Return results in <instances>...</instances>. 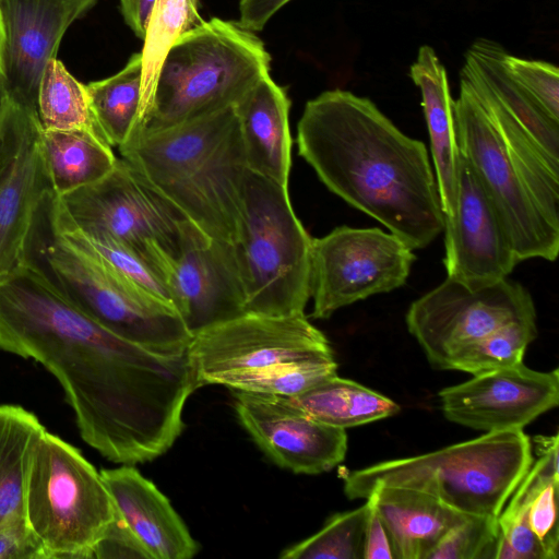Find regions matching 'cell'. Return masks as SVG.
Instances as JSON below:
<instances>
[{
  "label": "cell",
  "mask_w": 559,
  "mask_h": 559,
  "mask_svg": "<svg viewBox=\"0 0 559 559\" xmlns=\"http://www.w3.org/2000/svg\"><path fill=\"white\" fill-rule=\"evenodd\" d=\"M97 0H0L1 74L9 98L37 111L40 79L67 29Z\"/></svg>",
  "instance_id": "obj_19"
},
{
  "label": "cell",
  "mask_w": 559,
  "mask_h": 559,
  "mask_svg": "<svg viewBox=\"0 0 559 559\" xmlns=\"http://www.w3.org/2000/svg\"><path fill=\"white\" fill-rule=\"evenodd\" d=\"M534 460L523 430L486 432L421 455L379 462L344 476L350 500L366 499L377 486L428 493L468 515L498 518Z\"/></svg>",
  "instance_id": "obj_5"
},
{
  "label": "cell",
  "mask_w": 559,
  "mask_h": 559,
  "mask_svg": "<svg viewBox=\"0 0 559 559\" xmlns=\"http://www.w3.org/2000/svg\"><path fill=\"white\" fill-rule=\"evenodd\" d=\"M37 112L43 130H87L106 140L94 120L86 84L75 79L57 58L43 72Z\"/></svg>",
  "instance_id": "obj_32"
},
{
  "label": "cell",
  "mask_w": 559,
  "mask_h": 559,
  "mask_svg": "<svg viewBox=\"0 0 559 559\" xmlns=\"http://www.w3.org/2000/svg\"><path fill=\"white\" fill-rule=\"evenodd\" d=\"M93 558L150 559V556L116 511L115 520L94 548Z\"/></svg>",
  "instance_id": "obj_39"
},
{
  "label": "cell",
  "mask_w": 559,
  "mask_h": 559,
  "mask_svg": "<svg viewBox=\"0 0 559 559\" xmlns=\"http://www.w3.org/2000/svg\"><path fill=\"white\" fill-rule=\"evenodd\" d=\"M497 539L498 518L467 515L443 536L428 559H493Z\"/></svg>",
  "instance_id": "obj_36"
},
{
  "label": "cell",
  "mask_w": 559,
  "mask_h": 559,
  "mask_svg": "<svg viewBox=\"0 0 559 559\" xmlns=\"http://www.w3.org/2000/svg\"><path fill=\"white\" fill-rule=\"evenodd\" d=\"M41 139L58 197L100 180L118 158L106 140L87 130H43Z\"/></svg>",
  "instance_id": "obj_28"
},
{
  "label": "cell",
  "mask_w": 559,
  "mask_h": 559,
  "mask_svg": "<svg viewBox=\"0 0 559 559\" xmlns=\"http://www.w3.org/2000/svg\"><path fill=\"white\" fill-rule=\"evenodd\" d=\"M53 194L49 192L34 213L23 264L114 334L157 354L187 353L193 335L173 306L60 237L51 217Z\"/></svg>",
  "instance_id": "obj_4"
},
{
  "label": "cell",
  "mask_w": 559,
  "mask_h": 559,
  "mask_svg": "<svg viewBox=\"0 0 559 559\" xmlns=\"http://www.w3.org/2000/svg\"><path fill=\"white\" fill-rule=\"evenodd\" d=\"M289 1L292 0H240L237 22L250 32H260L271 17Z\"/></svg>",
  "instance_id": "obj_41"
},
{
  "label": "cell",
  "mask_w": 559,
  "mask_h": 559,
  "mask_svg": "<svg viewBox=\"0 0 559 559\" xmlns=\"http://www.w3.org/2000/svg\"><path fill=\"white\" fill-rule=\"evenodd\" d=\"M504 51L499 43L479 37L467 49L464 64L523 126L547 157L559 165V122L510 76L502 62Z\"/></svg>",
  "instance_id": "obj_25"
},
{
  "label": "cell",
  "mask_w": 559,
  "mask_h": 559,
  "mask_svg": "<svg viewBox=\"0 0 559 559\" xmlns=\"http://www.w3.org/2000/svg\"><path fill=\"white\" fill-rule=\"evenodd\" d=\"M445 418L485 432L523 430L559 403V370L536 371L523 362L473 374L439 393Z\"/></svg>",
  "instance_id": "obj_16"
},
{
  "label": "cell",
  "mask_w": 559,
  "mask_h": 559,
  "mask_svg": "<svg viewBox=\"0 0 559 559\" xmlns=\"http://www.w3.org/2000/svg\"><path fill=\"white\" fill-rule=\"evenodd\" d=\"M120 155L215 240L235 242L248 173L234 107L154 132L132 129Z\"/></svg>",
  "instance_id": "obj_3"
},
{
  "label": "cell",
  "mask_w": 559,
  "mask_h": 559,
  "mask_svg": "<svg viewBox=\"0 0 559 559\" xmlns=\"http://www.w3.org/2000/svg\"><path fill=\"white\" fill-rule=\"evenodd\" d=\"M0 559H49L25 516L0 526Z\"/></svg>",
  "instance_id": "obj_38"
},
{
  "label": "cell",
  "mask_w": 559,
  "mask_h": 559,
  "mask_svg": "<svg viewBox=\"0 0 559 559\" xmlns=\"http://www.w3.org/2000/svg\"><path fill=\"white\" fill-rule=\"evenodd\" d=\"M299 155L334 194L409 248L443 231L436 177L424 142L403 133L368 97L334 88L308 100Z\"/></svg>",
  "instance_id": "obj_2"
},
{
  "label": "cell",
  "mask_w": 559,
  "mask_h": 559,
  "mask_svg": "<svg viewBox=\"0 0 559 559\" xmlns=\"http://www.w3.org/2000/svg\"><path fill=\"white\" fill-rule=\"evenodd\" d=\"M536 336V318L504 324L459 350L448 370L477 374L521 364Z\"/></svg>",
  "instance_id": "obj_33"
},
{
  "label": "cell",
  "mask_w": 559,
  "mask_h": 559,
  "mask_svg": "<svg viewBox=\"0 0 559 559\" xmlns=\"http://www.w3.org/2000/svg\"><path fill=\"white\" fill-rule=\"evenodd\" d=\"M460 76L471 85L512 165L543 214L559 227V165L547 157L531 134L467 66H463Z\"/></svg>",
  "instance_id": "obj_24"
},
{
  "label": "cell",
  "mask_w": 559,
  "mask_h": 559,
  "mask_svg": "<svg viewBox=\"0 0 559 559\" xmlns=\"http://www.w3.org/2000/svg\"><path fill=\"white\" fill-rule=\"evenodd\" d=\"M235 411L254 442L283 468L314 475L345 459L346 431L312 418L285 397L236 391Z\"/></svg>",
  "instance_id": "obj_18"
},
{
  "label": "cell",
  "mask_w": 559,
  "mask_h": 559,
  "mask_svg": "<svg viewBox=\"0 0 559 559\" xmlns=\"http://www.w3.org/2000/svg\"><path fill=\"white\" fill-rule=\"evenodd\" d=\"M202 21L199 0H155L141 50L142 90L138 123L151 107L159 69L168 49Z\"/></svg>",
  "instance_id": "obj_31"
},
{
  "label": "cell",
  "mask_w": 559,
  "mask_h": 559,
  "mask_svg": "<svg viewBox=\"0 0 559 559\" xmlns=\"http://www.w3.org/2000/svg\"><path fill=\"white\" fill-rule=\"evenodd\" d=\"M285 399L312 418L344 430L388 418L401 411L393 400L337 374Z\"/></svg>",
  "instance_id": "obj_27"
},
{
  "label": "cell",
  "mask_w": 559,
  "mask_h": 559,
  "mask_svg": "<svg viewBox=\"0 0 559 559\" xmlns=\"http://www.w3.org/2000/svg\"><path fill=\"white\" fill-rule=\"evenodd\" d=\"M24 514L49 559H86L93 558L116 508L100 472L45 430L28 457Z\"/></svg>",
  "instance_id": "obj_7"
},
{
  "label": "cell",
  "mask_w": 559,
  "mask_h": 559,
  "mask_svg": "<svg viewBox=\"0 0 559 559\" xmlns=\"http://www.w3.org/2000/svg\"><path fill=\"white\" fill-rule=\"evenodd\" d=\"M86 90L96 126L111 147H119L139 121L141 52L133 53L114 75L86 84Z\"/></svg>",
  "instance_id": "obj_30"
},
{
  "label": "cell",
  "mask_w": 559,
  "mask_h": 559,
  "mask_svg": "<svg viewBox=\"0 0 559 559\" xmlns=\"http://www.w3.org/2000/svg\"><path fill=\"white\" fill-rule=\"evenodd\" d=\"M0 349L55 376L82 439L115 463L166 453L199 388L188 353L162 355L114 334L24 264L0 282Z\"/></svg>",
  "instance_id": "obj_1"
},
{
  "label": "cell",
  "mask_w": 559,
  "mask_h": 559,
  "mask_svg": "<svg viewBox=\"0 0 559 559\" xmlns=\"http://www.w3.org/2000/svg\"><path fill=\"white\" fill-rule=\"evenodd\" d=\"M171 304L192 335L246 313V289L233 242L215 240L191 221L166 280Z\"/></svg>",
  "instance_id": "obj_15"
},
{
  "label": "cell",
  "mask_w": 559,
  "mask_h": 559,
  "mask_svg": "<svg viewBox=\"0 0 559 559\" xmlns=\"http://www.w3.org/2000/svg\"><path fill=\"white\" fill-rule=\"evenodd\" d=\"M368 512L364 528L362 559H394L386 528L376 509L374 498H366Z\"/></svg>",
  "instance_id": "obj_40"
},
{
  "label": "cell",
  "mask_w": 559,
  "mask_h": 559,
  "mask_svg": "<svg viewBox=\"0 0 559 559\" xmlns=\"http://www.w3.org/2000/svg\"><path fill=\"white\" fill-rule=\"evenodd\" d=\"M531 318H536L533 298L518 282L507 277L473 289L447 277L409 306L405 321L430 365L448 370L466 345L504 324Z\"/></svg>",
  "instance_id": "obj_13"
},
{
  "label": "cell",
  "mask_w": 559,
  "mask_h": 559,
  "mask_svg": "<svg viewBox=\"0 0 559 559\" xmlns=\"http://www.w3.org/2000/svg\"><path fill=\"white\" fill-rule=\"evenodd\" d=\"M263 41L235 21L203 20L168 49L147 114L135 124L154 132L234 107L264 75Z\"/></svg>",
  "instance_id": "obj_6"
},
{
  "label": "cell",
  "mask_w": 559,
  "mask_h": 559,
  "mask_svg": "<svg viewBox=\"0 0 559 559\" xmlns=\"http://www.w3.org/2000/svg\"><path fill=\"white\" fill-rule=\"evenodd\" d=\"M409 76L421 94L441 209L444 217H451L456 203L461 153L447 70L431 46L419 47Z\"/></svg>",
  "instance_id": "obj_22"
},
{
  "label": "cell",
  "mask_w": 559,
  "mask_h": 559,
  "mask_svg": "<svg viewBox=\"0 0 559 559\" xmlns=\"http://www.w3.org/2000/svg\"><path fill=\"white\" fill-rule=\"evenodd\" d=\"M249 171L288 188L292 136L286 92L264 75L234 106Z\"/></svg>",
  "instance_id": "obj_21"
},
{
  "label": "cell",
  "mask_w": 559,
  "mask_h": 559,
  "mask_svg": "<svg viewBox=\"0 0 559 559\" xmlns=\"http://www.w3.org/2000/svg\"><path fill=\"white\" fill-rule=\"evenodd\" d=\"M58 198L78 228L123 245L166 283L178 259L188 218L130 163L117 158L104 178Z\"/></svg>",
  "instance_id": "obj_9"
},
{
  "label": "cell",
  "mask_w": 559,
  "mask_h": 559,
  "mask_svg": "<svg viewBox=\"0 0 559 559\" xmlns=\"http://www.w3.org/2000/svg\"><path fill=\"white\" fill-rule=\"evenodd\" d=\"M457 144L490 200L519 262L555 261L559 227L554 226L516 173L468 82L460 76L454 100Z\"/></svg>",
  "instance_id": "obj_10"
},
{
  "label": "cell",
  "mask_w": 559,
  "mask_h": 559,
  "mask_svg": "<svg viewBox=\"0 0 559 559\" xmlns=\"http://www.w3.org/2000/svg\"><path fill=\"white\" fill-rule=\"evenodd\" d=\"M415 259L402 239L380 228L340 226L312 238L311 317L329 319L343 307L403 286Z\"/></svg>",
  "instance_id": "obj_12"
},
{
  "label": "cell",
  "mask_w": 559,
  "mask_h": 559,
  "mask_svg": "<svg viewBox=\"0 0 559 559\" xmlns=\"http://www.w3.org/2000/svg\"><path fill=\"white\" fill-rule=\"evenodd\" d=\"M155 0H120L124 22L143 40Z\"/></svg>",
  "instance_id": "obj_42"
},
{
  "label": "cell",
  "mask_w": 559,
  "mask_h": 559,
  "mask_svg": "<svg viewBox=\"0 0 559 559\" xmlns=\"http://www.w3.org/2000/svg\"><path fill=\"white\" fill-rule=\"evenodd\" d=\"M2 45H3V33H2V22H1V15H0V72H1Z\"/></svg>",
  "instance_id": "obj_44"
},
{
  "label": "cell",
  "mask_w": 559,
  "mask_h": 559,
  "mask_svg": "<svg viewBox=\"0 0 559 559\" xmlns=\"http://www.w3.org/2000/svg\"><path fill=\"white\" fill-rule=\"evenodd\" d=\"M46 428L17 405H0V526L25 516L24 488L31 450Z\"/></svg>",
  "instance_id": "obj_29"
},
{
  "label": "cell",
  "mask_w": 559,
  "mask_h": 559,
  "mask_svg": "<svg viewBox=\"0 0 559 559\" xmlns=\"http://www.w3.org/2000/svg\"><path fill=\"white\" fill-rule=\"evenodd\" d=\"M502 62L510 76L555 121L559 122V69L540 60H528L504 51Z\"/></svg>",
  "instance_id": "obj_37"
},
{
  "label": "cell",
  "mask_w": 559,
  "mask_h": 559,
  "mask_svg": "<svg viewBox=\"0 0 559 559\" xmlns=\"http://www.w3.org/2000/svg\"><path fill=\"white\" fill-rule=\"evenodd\" d=\"M370 495L394 559H428L443 536L468 515L409 488L377 486Z\"/></svg>",
  "instance_id": "obj_23"
},
{
  "label": "cell",
  "mask_w": 559,
  "mask_h": 559,
  "mask_svg": "<svg viewBox=\"0 0 559 559\" xmlns=\"http://www.w3.org/2000/svg\"><path fill=\"white\" fill-rule=\"evenodd\" d=\"M443 231L447 277L468 288L493 285L519 263L490 200L462 154L455 210L444 217Z\"/></svg>",
  "instance_id": "obj_17"
},
{
  "label": "cell",
  "mask_w": 559,
  "mask_h": 559,
  "mask_svg": "<svg viewBox=\"0 0 559 559\" xmlns=\"http://www.w3.org/2000/svg\"><path fill=\"white\" fill-rule=\"evenodd\" d=\"M187 353L199 386L292 361L334 358L328 338L305 313L246 312L194 334Z\"/></svg>",
  "instance_id": "obj_11"
},
{
  "label": "cell",
  "mask_w": 559,
  "mask_h": 559,
  "mask_svg": "<svg viewBox=\"0 0 559 559\" xmlns=\"http://www.w3.org/2000/svg\"><path fill=\"white\" fill-rule=\"evenodd\" d=\"M312 238L296 216L288 188L248 170L245 210L234 243L246 312L304 314L311 297Z\"/></svg>",
  "instance_id": "obj_8"
},
{
  "label": "cell",
  "mask_w": 559,
  "mask_h": 559,
  "mask_svg": "<svg viewBox=\"0 0 559 559\" xmlns=\"http://www.w3.org/2000/svg\"><path fill=\"white\" fill-rule=\"evenodd\" d=\"M368 503L330 516L310 537L284 549L282 559H362Z\"/></svg>",
  "instance_id": "obj_35"
},
{
  "label": "cell",
  "mask_w": 559,
  "mask_h": 559,
  "mask_svg": "<svg viewBox=\"0 0 559 559\" xmlns=\"http://www.w3.org/2000/svg\"><path fill=\"white\" fill-rule=\"evenodd\" d=\"M116 511L150 559H190L199 551L182 519L158 488L131 464L100 471Z\"/></svg>",
  "instance_id": "obj_20"
},
{
  "label": "cell",
  "mask_w": 559,
  "mask_h": 559,
  "mask_svg": "<svg viewBox=\"0 0 559 559\" xmlns=\"http://www.w3.org/2000/svg\"><path fill=\"white\" fill-rule=\"evenodd\" d=\"M532 448L537 455L514 491L509 506L523 510L528 527L542 545L546 559H557L559 469L558 433L536 436Z\"/></svg>",
  "instance_id": "obj_26"
},
{
  "label": "cell",
  "mask_w": 559,
  "mask_h": 559,
  "mask_svg": "<svg viewBox=\"0 0 559 559\" xmlns=\"http://www.w3.org/2000/svg\"><path fill=\"white\" fill-rule=\"evenodd\" d=\"M8 99H9L8 90L5 86L4 79L0 72V120H1L3 111L5 109Z\"/></svg>",
  "instance_id": "obj_43"
},
{
  "label": "cell",
  "mask_w": 559,
  "mask_h": 559,
  "mask_svg": "<svg viewBox=\"0 0 559 559\" xmlns=\"http://www.w3.org/2000/svg\"><path fill=\"white\" fill-rule=\"evenodd\" d=\"M336 370L334 358L299 360L234 374L226 378L222 385L235 391L292 397L336 374Z\"/></svg>",
  "instance_id": "obj_34"
},
{
  "label": "cell",
  "mask_w": 559,
  "mask_h": 559,
  "mask_svg": "<svg viewBox=\"0 0 559 559\" xmlns=\"http://www.w3.org/2000/svg\"><path fill=\"white\" fill-rule=\"evenodd\" d=\"M38 112L8 99L0 120V282L23 265L40 201L53 191Z\"/></svg>",
  "instance_id": "obj_14"
}]
</instances>
